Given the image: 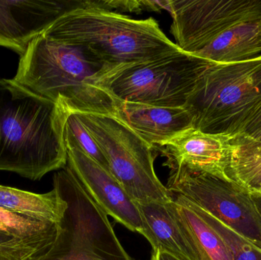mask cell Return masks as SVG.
I'll return each instance as SVG.
<instances>
[{
  "instance_id": "obj_1",
  "label": "cell",
  "mask_w": 261,
  "mask_h": 260,
  "mask_svg": "<svg viewBox=\"0 0 261 260\" xmlns=\"http://www.w3.org/2000/svg\"><path fill=\"white\" fill-rule=\"evenodd\" d=\"M112 67L88 47L42 34L21 55L13 80L67 112L113 116L118 101L101 82Z\"/></svg>"
},
{
  "instance_id": "obj_2",
  "label": "cell",
  "mask_w": 261,
  "mask_h": 260,
  "mask_svg": "<svg viewBox=\"0 0 261 260\" xmlns=\"http://www.w3.org/2000/svg\"><path fill=\"white\" fill-rule=\"evenodd\" d=\"M66 114L53 101L0 79V170L39 180L64 169Z\"/></svg>"
},
{
  "instance_id": "obj_3",
  "label": "cell",
  "mask_w": 261,
  "mask_h": 260,
  "mask_svg": "<svg viewBox=\"0 0 261 260\" xmlns=\"http://www.w3.org/2000/svg\"><path fill=\"white\" fill-rule=\"evenodd\" d=\"M59 41L88 47L113 67L181 50L153 18L135 19L102 8L72 11L44 32Z\"/></svg>"
},
{
  "instance_id": "obj_4",
  "label": "cell",
  "mask_w": 261,
  "mask_h": 260,
  "mask_svg": "<svg viewBox=\"0 0 261 260\" xmlns=\"http://www.w3.org/2000/svg\"><path fill=\"white\" fill-rule=\"evenodd\" d=\"M261 103V55L232 63L208 62L184 108L193 128L236 134Z\"/></svg>"
},
{
  "instance_id": "obj_5",
  "label": "cell",
  "mask_w": 261,
  "mask_h": 260,
  "mask_svg": "<svg viewBox=\"0 0 261 260\" xmlns=\"http://www.w3.org/2000/svg\"><path fill=\"white\" fill-rule=\"evenodd\" d=\"M54 188L67 203L54 244L33 260H137L125 251L108 215L66 166L54 176Z\"/></svg>"
},
{
  "instance_id": "obj_6",
  "label": "cell",
  "mask_w": 261,
  "mask_h": 260,
  "mask_svg": "<svg viewBox=\"0 0 261 260\" xmlns=\"http://www.w3.org/2000/svg\"><path fill=\"white\" fill-rule=\"evenodd\" d=\"M207 63L179 50L112 67L101 82L119 102L184 107Z\"/></svg>"
},
{
  "instance_id": "obj_7",
  "label": "cell",
  "mask_w": 261,
  "mask_h": 260,
  "mask_svg": "<svg viewBox=\"0 0 261 260\" xmlns=\"http://www.w3.org/2000/svg\"><path fill=\"white\" fill-rule=\"evenodd\" d=\"M99 145L112 175L137 203L173 200L156 177L152 147L111 115L74 113Z\"/></svg>"
},
{
  "instance_id": "obj_8",
  "label": "cell",
  "mask_w": 261,
  "mask_h": 260,
  "mask_svg": "<svg viewBox=\"0 0 261 260\" xmlns=\"http://www.w3.org/2000/svg\"><path fill=\"white\" fill-rule=\"evenodd\" d=\"M167 188L252 241L261 249V208L254 194L231 180L184 166H170Z\"/></svg>"
},
{
  "instance_id": "obj_9",
  "label": "cell",
  "mask_w": 261,
  "mask_h": 260,
  "mask_svg": "<svg viewBox=\"0 0 261 260\" xmlns=\"http://www.w3.org/2000/svg\"><path fill=\"white\" fill-rule=\"evenodd\" d=\"M169 6L175 44L189 54L231 27L261 18V0H173Z\"/></svg>"
},
{
  "instance_id": "obj_10",
  "label": "cell",
  "mask_w": 261,
  "mask_h": 260,
  "mask_svg": "<svg viewBox=\"0 0 261 260\" xmlns=\"http://www.w3.org/2000/svg\"><path fill=\"white\" fill-rule=\"evenodd\" d=\"M108 9L104 0H0V46L23 55L33 40L68 12Z\"/></svg>"
},
{
  "instance_id": "obj_11",
  "label": "cell",
  "mask_w": 261,
  "mask_h": 260,
  "mask_svg": "<svg viewBox=\"0 0 261 260\" xmlns=\"http://www.w3.org/2000/svg\"><path fill=\"white\" fill-rule=\"evenodd\" d=\"M67 166L83 189L107 215L130 232H143V223L136 201L110 171L92 160L70 139L64 137Z\"/></svg>"
},
{
  "instance_id": "obj_12",
  "label": "cell",
  "mask_w": 261,
  "mask_h": 260,
  "mask_svg": "<svg viewBox=\"0 0 261 260\" xmlns=\"http://www.w3.org/2000/svg\"><path fill=\"white\" fill-rule=\"evenodd\" d=\"M234 136L210 134L191 128L161 147L168 158L169 167L184 166L195 172L231 180L228 169Z\"/></svg>"
},
{
  "instance_id": "obj_13",
  "label": "cell",
  "mask_w": 261,
  "mask_h": 260,
  "mask_svg": "<svg viewBox=\"0 0 261 260\" xmlns=\"http://www.w3.org/2000/svg\"><path fill=\"white\" fill-rule=\"evenodd\" d=\"M113 117L123 122L147 145L161 147L193 128L184 107H162L118 101Z\"/></svg>"
},
{
  "instance_id": "obj_14",
  "label": "cell",
  "mask_w": 261,
  "mask_h": 260,
  "mask_svg": "<svg viewBox=\"0 0 261 260\" xmlns=\"http://www.w3.org/2000/svg\"><path fill=\"white\" fill-rule=\"evenodd\" d=\"M136 203L143 223L141 235L153 250L162 249L182 260H199L193 240L175 209L173 200Z\"/></svg>"
},
{
  "instance_id": "obj_15",
  "label": "cell",
  "mask_w": 261,
  "mask_h": 260,
  "mask_svg": "<svg viewBox=\"0 0 261 260\" xmlns=\"http://www.w3.org/2000/svg\"><path fill=\"white\" fill-rule=\"evenodd\" d=\"M203 61L232 63L261 55V18L231 27L194 53Z\"/></svg>"
},
{
  "instance_id": "obj_16",
  "label": "cell",
  "mask_w": 261,
  "mask_h": 260,
  "mask_svg": "<svg viewBox=\"0 0 261 260\" xmlns=\"http://www.w3.org/2000/svg\"><path fill=\"white\" fill-rule=\"evenodd\" d=\"M66 208L67 203L55 188L37 194L0 185V209L8 212L61 224Z\"/></svg>"
},
{
  "instance_id": "obj_17",
  "label": "cell",
  "mask_w": 261,
  "mask_h": 260,
  "mask_svg": "<svg viewBox=\"0 0 261 260\" xmlns=\"http://www.w3.org/2000/svg\"><path fill=\"white\" fill-rule=\"evenodd\" d=\"M172 197L175 209L193 240L199 260H232L222 238L199 215L194 204L182 195L172 194Z\"/></svg>"
},
{
  "instance_id": "obj_18",
  "label": "cell",
  "mask_w": 261,
  "mask_h": 260,
  "mask_svg": "<svg viewBox=\"0 0 261 260\" xmlns=\"http://www.w3.org/2000/svg\"><path fill=\"white\" fill-rule=\"evenodd\" d=\"M228 175L250 193L261 195V141L245 133L234 134Z\"/></svg>"
},
{
  "instance_id": "obj_19",
  "label": "cell",
  "mask_w": 261,
  "mask_h": 260,
  "mask_svg": "<svg viewBox=\"0 0 261 260\" xmlns=\"http://www.w3.org/2000/svg\"><path fill=\"white\" fill-rule=\"evenodd\" d=\"M194 206L199 215L222 238L232 260H261L260 247L196 204Z\"/></svg>"
},
{
  "instance_id": "obj_20",
  "label": "cell",
  "mask_w": 261,
  "mask_h": 260,
  "mask_svg": "<svg viewBox=\"0 0 261 260\" xmlns=\"http://www.w3.org/2000/svg\"><path fill=\"white\" fill-rule=\"evenodd\" d=\"M64 137L70 139L92 160L110 171L108 162L91 134L74 113L67 112L64 125Z\"/></svg>"
},
{
  "instance_id": "obj_21",
  "label": "cell",
  "mask_w": 261,
  "mask_h": 260,
  "mask_svg": "<svg viewBox=\"0 0 261 260\" xmlns=\"http://www.w3.org/2000/svg\"><path fill=\"white\" fill-rule=\"evenodd\" d=\"M39 256L23 240L0 229V260H33Z\"/></svg>"
},
{
  "instance_id": "obj_22",
  "label": "cell",
  "mask_w": 261,
  "mask_h": 260,
  "mask_svg": "<svg viewBox=\"0 0 261 260\" xmlns=\"http://www.w3.org/2000/svg\"><path fill=\"white\" fill-rule=\"evenodd\" d=\"M260 126H261V103L253 111L250 117L247 119L246 122L242 125V128L238 134H240V133L249 134Z\"/></svg>"
},
{
  "instance_id": "obj_23",
  "label": "cell",
  "mask_w": 261,
  "mask_h": 260,
  "mask_svg": "<svg viewBox=\"0 0 261 260\" xmlns=\"http://www.w3.org/2000/svg\"><path fill=\"white\" fill-rule=\"evenodd\" d=\"M150 260H182L162 249H155L152 252Z\"/></svg>"
},
{
  "instance_id": "obj_24",
  "label": "cell",
  "mask_w": 261,
  "mask_h": 260,
  "mask_svg": "<svg viewBox=\"0 0 261 260\" xmlns=\"http://www.w3.org/2000/svg\"><path fill=\"white\" fill-rule=\"evenodd\" d=\"M246 134V133H245ZM248 135H249L250 137H252V138L255 139V140H259V141H261V126L259 127L257 129L254 130L252 132L249 133V134H247Z\"/></svg>"
},
{
  "instance_id": "obj_25",
  "label": "cell",
  "mask_w": 261,
  "mask_h": 260,
  "mask_svg": "<svg viewBox=\"0 0 261 260\" xmlns=\"http://www.w3.org/2000/svg\"><path fill=\"white\" fill-rule=\"evenodd\" d=\"M257 198V201H258L259 205H260L261 208V195H254Z\"/></svg>"
}]
</instances>
